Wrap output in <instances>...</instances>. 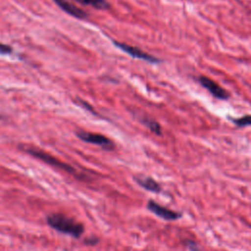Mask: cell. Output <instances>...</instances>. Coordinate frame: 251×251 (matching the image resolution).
Returning <instances> with one entry per match:
<instances>
[{
	"mask_svg": "<svg viewBox=\"0 0 251 251\" xmlns=\"http://www.w3.org/2000/svg\"><path fill=\"white\" fill-rule=\"evenodd\" d=\"M186 246L188 247V249L190 251H206V250H203L202 248H200L194 241H191V240L186 241Z\"/></svg>",
	"mask_w": 251,
	"mask_h": 251,
	"instance_id": "cell-12",
	"label": "cell"
},
{
	"mask_svg": "<svg viewBox=\"0 0 251 251\" xmlns=\"http://www.w3.org/2000/svg\"><path fill=\"white\" fill-rule=\"evenodd\" d=\"M136 181L140 186H142L146 190H149V191H152V192L158 193L162 189L160 184L151 177H137Z\"/></svg>",
	"mask_w": 251,
	"mask_h": 251,
	"instance_id": "cell-8",
	"label": "cell"
},
{
	"mask_svg": "<svg viewBox=\"0 0 251 251\" xmlns=\"http://www.w3.org/2000/svg\"><path fill=\"white\" fill-rule=\"evenodd\" d=\"M48 225L59 232L79 237L84 230L83 226L63 214H52L47 217Z\"/></svg>",
	"mask_w": 251,
	"mask_h": 251,
	"instance_id": "cell-1",
	"label": "cell"
},
{
	"mask_svg": "<svg viewBox=\"0 0 251 251\" xmlns=\"http://www.w3.org/2000/svg\"><path fill=\"white\" fill-rule=\"evenodd\" d=\"M198 81L214 97H216L218 99H221V100H226L229 97V93L226 89H224L222 86H220L217 82L212 80L211 78H209L207 76H204V75H200L198 77Z\"/></svg>",
	"mask_w": 251,
	"mask_h": 251,
	"instance_id": "cell-4",
	"label": "cell"
},
{
	"mask_svg": "<svg viewBox=\"0 0 251 251\" xmlns=\"http://www.w3.org/2000/svg\"><path fill=\"white\" fill-rule=\"evenodd\" d=\"M76 2L83 4V5H89L96 9H107L109 8V4L106 0H75Z\"/></svg>",
	"mask_w": 251,
	"mask_h": 251,
	"instance_id": "cell-10",
	"label": "cell"
},
{
	"mask_svg": "<svg viewBox=\"0 0 251 251\" xmlns=\"http://www.w3.org/2000/svg\"><path fill=\"white\" fill-rule=\"evenodd\" d=\"M140 121L143 125H145L152 132L160 135L162 133V130H161V126L156 122L154 121L153 119L151 118H148V117H142L140 118Z\"/></svg>",
	"mask_w": 251,
	"mask_h": 251,
	"instance_id": "cell-9",
	"label": "cell"
},
{
	"mask_svg": "<svg viewBox=\"0 0 251 251\" xmlns=\"http://www.w3.org/2000/svg\"><path fill=\"white\" fill-rule=\"evenodd\" d=\"M233 123L237 126H251V115H245L243 117H240L238 119H234Z\"/></svg>",
	"mask_w": 251,
	"mask_h": 251,
	"instance_id": "cell-11",
	"label": "cell"
},
{
	"mask_svg": "<svg viewBox=\"0 0 251 251\" xmlns=\"http://www.w3.org/2000/svg\"><path fill=\"white\" fill-rule=\"evenodd\" d=\"M76 135L79 137V139L88 142V143H92V144H96L106 150H112L114 148V143L111 139H109L108 137L99 134V133H93V132H87V131H78L76 132Z\"/></svg>",
	"mask_w": 251,
	"mask_h": 251,
	"instance_id": "cell-3",
	"label": "cell"
},
{
	"mask_svg": "<svg viewBox=\"0 0 251 251\" xmlns=\"http://www.w3.org/2000/svg\"><path fill=\"white\" fill-rule=\"evenodd\" d=\"M63 11H65L66 13L72 15L73 17L78 18V19H84L87 17V14L80 10L79 8H77L76 6H75L74 4L70 3L68 0H53Z\"/></svg>",
	"mask_w": 251,
	"mask_h": 251,
	"instance_id": "cell-7",
	"label": "cell"
},
{
	"mask_svg": "<svg viewBox=\"0 0 251 251\" xmlns=\"http://www.w3.org/2000/svg\"><path fill=\"white\" fill-rule=\"evenodd\" d=\"M115 45H117L120 49H122L124 52L127 53L129 56L133 57V58H136V59H140V60H144V61H147L149 63H159L160 60L144 51H142L141 49L137 48V47H134V46H131V45H128V44H126V43H122V42H118V41H115L114 42Z\"/></svg>",
	"mask_w": 251,
	"mask_h": 251,
	"instance_id": "cell-5",
	"label": "cell"
},
{
	"mask_svg": "<svg viewBox=\"0 0 251 251\" xmlns=\"http://www.w3.org/2000/svg\"><path fill=\"white\" fill-rule=\"evenodd\" d=\"M147 208L152 213L157 215L158 217H160V218H162L164 220H167V221H175V220H177V219H179L181 217L180 213L173 211V210H170V209H168L166 207H163V206H161L160 204L156 203L153 200H150L148 202Z\"/></svg>",
	"mask_w": 251,
	"mask_h": 251,
	"instance_id": "cell-6",
	"label": "cell"
},
{
	"mask_svg": "<svg viewBox=\"0 0 251 251\" xmlns=\"http://www.w3.org/2000/svg\"><path fill=\"white\" fill-rule=\"evenodd\" d=\"M24 150H25L27 154H29V155H31V156H33V157H35V158L41 160L42 162H44V163H46V164H48V165H50V166H52V167L58 168V169H60V170H63V171H65V172H67V173H69V174L75 175V176H77V175H78L77 172H76V170H75V168H73L72 166H70V165H68V164H66V163H64V162H62V161H60V160H58L57 158H55V157H53V156L47 154L46 152H43V151H41V150H38V149L32 148V147H25V148H24Z\"/></svg>",
	"mask_w": 251,
	"mask_h": 251,
	"instance_id": "cell-2",
	"label": "cell"
},
{
	"mask_svg": "<svg viewBox=\"0 0 251 251\" xmlns=\"http://www.w3.org/2000/svg\"><path fill=\"white\" fill-rule=\"evenodd\" d=\"M13 49L11 48V46L7 45V44H3L0 43V54H10L12 53Z\"/></svg>",
	"mask_w": 251,
	"mask_h": 251,
	"instance_id": "cell-13",
	"label": "cell"
}]
</instances>
